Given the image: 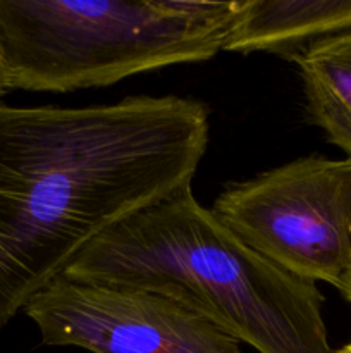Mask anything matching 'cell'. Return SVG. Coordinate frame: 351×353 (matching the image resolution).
Masks as SVG:
<instances>
[{"label": "cell", "mask_w": 351, "mask_h": 353, "mask_svg": "<svg viewBox=\"0 0 351 353\" xmlns=\"http://www.w3.org/2000/svg\"><path fill=\"white\" fill-rule=\"evenodd\" d=\"M209 134V105L186 97L0 102V327L105 231L189 188Z\"/></svg>", "instance_id": "6da1fadb"}, {"label": "cell", "mask_w": 351, "mask_h": 353, "mask_svg": "<svg viewBox=\"0 0 351 353\" xmlns=\"http://www.w3.org/2000/svg\"><path fill=\"white\" fill-rule=\"evenodd\" d=\"M62 276L167 296L258 353H337L317 283L248 247L191 186L110 228Z\"/></svg>", "instance_id": "7a4b0ae2"}, {"label": "cell", "mask_w": 351, "mask_h": 353, "mask_svg": "<svg viewBox=\"0 0 351 353\" xmlns=\"http://www.w3.org/2000/svg\"><path fill=\"white\" fill-rule=\"evenodd\" d=\"M244 0H0L10 88L67 93L224 50Z\"/></svg>", "instance_id": "3957f363"}, {"label": "cell", "mask_w": 351, "mask_h": 353, "mask_svg": "<svg viewBox=\"0 0 351 353\" xmlns=\"http://www.w3.org/2000/svg\"><path fill=\"white\" fill-rule=\"evenodd\" d=\"M210 210L248 247L298 278L337 288L350 269V159L306 155L231 183Z\"/></svg>", "instance_id": "277c9868"}, {"label": "cell", "mask_w": 351, "mask_h": 353, "mask_svg": "<svg viewBox=\"0 0 351 353\" xmlns=\"http://www.w3.org/2000/svg\"><path fill=\"white\" fill-rule=\"evenodd\" d=\"M23 310L47 347L92 353H241L240 341L198 314L141 290L58 276Z\"/></svg>", "instance_id": "5b68a950"}, {"label": "cell", "mask_w": 351, "mask_h": 353, "mask_svg": "<svg viewBox=\"0 0 351 353\" xmlns=\"http://www.w3.org/2000/svg\"><path fill=\"white\" fill-rule=\"evenodd\" d=\"M351 31V0H244L224 50L295 62L310 45Z\"/></svg>", "instance_id": "8992f818"}, {"label": "cell", "mask_w": 351, "mask_h": 353, "mask_svg": "<svg viewBox=\"0 0 351 353\" xmlns=\"http://www.w3.org/2000/svg\"><path fill=\"white\" fill-rule=\"evenodd\" d=\"M295 62L310 123L351 161V31L315 41Z\"/></svg>", "instance_id": "52a82bcc"}, {"label": "cell", "mask_w": 351, "mask_h": 353, "mask_svg": "<svg viewBox=\"0 0 351 353\" xmlns=\"http://www.w3.org/2000/svg\"><path fill=\"white\" fill-rule=\"evenodd\" d=\"M10 81H9V72H7L6 61H3L2 47H0V99L6 95L7 92H10Z\"/></svg>", "instance_id": "ba28073f"}, {"label": "cell", "mask_w": 351, "mask_h": 353, "mask_svg": "<svg viewBox=\"0 0 351 353\" xmlns=\"http://www.w3.org/2000/svg\"><path fill=\"white\" fill-rule=\"evenodd\" d=\"M337 290H339V292L343 293L344 299H346L348 302L351 303V265H350V269H348L346 274H344V278H343V281H341V285L337 286Z\"/></svg>", "instance_id": "9c48e42d"}, {"label": "cell", "mask_w": 351, "mask_h": 353, "mask_svg": "<svg viewBox=\"0 0 351 353\" xmlns=\"http://www.w3.org/2000/svg\"><path fill=\"white\" fill-rule=\"evenodd\" d=\"M337 353H351V341L348 345H344L341 350H337Z\"/></svg>", "instance_id": "30bf717a"}]
</instances>
